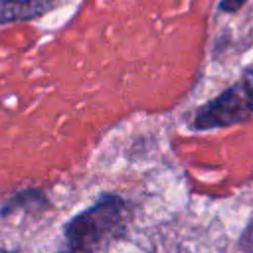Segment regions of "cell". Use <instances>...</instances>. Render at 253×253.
Masks as SVG:
<instances>
[{
	"instance_id": "6da1fadb",
	"label": "cell",
	"mask_w": 253,
	"mask_h": 253,
	"mask_svg": "<svg viewBox=\"0 0 253 253\" xmlns=\"http://www.w3.org/2000/svg\"><path fill=\"white\" fill-rule=\"evenodd\" d=\"M126 221V206L117 196H103L89 210L75 215L65 227L63 253H95L117 237Z\"/></svg>"
},
{
	"instance_id": "7a4b0ae2",
	"label": "cell",
	"mask_w": 253,
	"mask_h": 253,
	"mask_svg": "<svg viewBox=\"0 0 253 253\" xmlns=\"http://www.w3.org/2000/svg\"><path fill=\"white\" fill-rule=\"evenodd\" d=\"M253 117V91L245 81H239L225 91H221L215 99L198 107L192 117V126L198 130L221 128L245 123Z\"/></svg>"
},
{
	"instance_id": "3957f363",
	"label": "cell",
	"mask_w": 253,
	"mask_h": 253,
	"mask_svg": "<svg viewBox=\"0 0 253 253\" xmlns=\"http://www.w3.org/2000/svg\"><path fill=\"white\" fill-rule=\"evenodd\" d=\"M57 0H0V22L28 20L53 8Z\"/></svg>"
},
{
	"instance_id": "277c9868",
	"label": "cell",
	"mask_w": 253,
	"mask_h": 253,
	"mask_svg": "<svg viewBox=\"0 0 253 253\" xmlns=\"http://www.w3.org/2000/svg\"><path fill=\"white\" fill-rule=\"evenodd\" d=\"M241 247H243L245 253H253V219H251V223L247 225V229L241 237Z\"/></svg>"
},
{
	"instance_id": "5b68a950",
	"label": "cell",
	"mask_w": 253,
	"mask_h": 253,
	"mask_svg": "<svg viewBox=\"0 0 253 253\" xmlns=\"http://www.w3.org/2000/svg\"><path fill=\"white\" fill-rule=\"evenodd\" d=\"M245 2H247V0H221L219 10L225 12V14H233V12H237Z\"/></svg>"
},
{
	"instance_id": "8992f818",
	"label": "cell",
	"mask_w": 253,
	"mask_h": 253,
	"mask_svg": "<svg viewBox=\"0 0 253 253\" xmlns=\"http://www.w3.org/2000/svg\"><path fill=\"white\" fill-rule=\"evenodd\" d=\"M241 81H245V83L249 85V89L253 91V65H251V67H247V69L243 71V77H241Z\"/></svg>"
},
{
	"instance_id": "52a82bcc",
	"label": "cell",
	"mask_w": 253,
	"mask_h": 253,
	"mask_svg": "<svg viewBox=\"0 0 253 253\" xmlns=\"http://www.w3.org/2000/svg\"><path fill=\"white\" fill-rule=\"evenodd\" d=\"M0 253H10V251H6V249H0Z\"/></svg>"
}]
</instances>
